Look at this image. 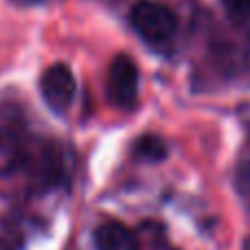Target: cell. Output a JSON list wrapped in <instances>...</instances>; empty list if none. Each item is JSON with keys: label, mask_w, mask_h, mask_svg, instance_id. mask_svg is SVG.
Segmentation results:
<instances>
[{"label": "cell", "mask_w": 250, "mask_h": 250, "mask_svg": "<svg viewBox=\"0 0 250 250\" xmlns=\"http://www.w3.org/2000/svg\"><path fill=\"white\" fill-rule=\"evenodd\" d=\"M128 22L133 31L153 49L168 47L177 33V16L155 0H137L128 11Z\"/></svg>", "instance_id": "cell-1"}, {"label": "cell", "mask_w": 250, "mask_h": 250, "mask_svg": "<svg viewBox=\"0 0 250 250\" xmlns=\"http://www.w3.org/2000/svg\"><path fill=\"white\" fill-rule=\"evenodd\" d=\"M140 89V71L131 56H115L109 64V76H106V95L113 104L128 109L137 98Z\"/></svg>", "instance_id": "cell-2"}, {"label": "cell", "mask_w": 250, "mask_h": 250, "mask_svg": "<svg viewBox=\"0 0 250 250\" xmlns=\"http://www.w3.org/2000/svg\"><path fill=\"white\" fill-rule=\"evenodd\" d=\"M40 93L51 111H66L76 98V78L66 64H51L40 78Z\"/></svg>", "instance_id": "cell-3"}, {"label": "cell", "mask_w": 250, "mask_h": 250, "mask_svg": "<svg viewBox=\"0 0 250 250\" xmlns=\"http://www.w3.org/2000/svg\"><path fill=\"white\" fill-rule=\"evenodd\" d=\"M95 250H140L135 232L120 222H106L95 228Z\"/></svg>", "instance_id": "cell-4"}, {"label": "cell", "mask_w": 250, "mask_h": 250, "mask_svg": "<svg viewBox=\"0 0 250 250\" xmlns=\"http://www.w3.org/2000/svg\"><path fill=\"white\" fill-rule=\"evenodd\" d=\"M29 160L22 137L14 131H0V175H11Z\"/></svg>", "instance_id": "cell-5"}, {"label": "cell", "mask_w": 250, "mask_h": 250, "mask_svg": "<svg viewBox=\"0 0 250 250\" xmlns=\"http://www.w3.org/2000/svg\"><path fill=\"white\" fill-rule=\"evenodd\" d=\"M137 153L144 155L146 160H162L166 155V146L157 137H144V140L137 142Z\"/></svg>", "instance_id": "cell-6"}, {"label": "cell", "mask_w": 250, "mask_h": 250, "mask_svg": "<svg viewBox=\"0 0 250 250\" xmlns=\"http://www.w3.org/2000/svg\"><path fill=\"white\" fill-rule=\"evenodd\" d=\"M222 2L232 16H248L250 14V0H222Z\"/></svg>", "instance_id": "cell-7"}, {"label": "cell", "mask_w": 250, "mask_h": 250, "mask_svg": "<svg viewBox=\"0 0 250 250\" xmlns=\"http://www.w3.org/2000/svg\"><path fill=\"white\" fill-rule=\"evenodd\" d=\"M244 250H250V239H246V244H244Z\"/></svg>", "instance_id": "cell-8"}]
</instances>
